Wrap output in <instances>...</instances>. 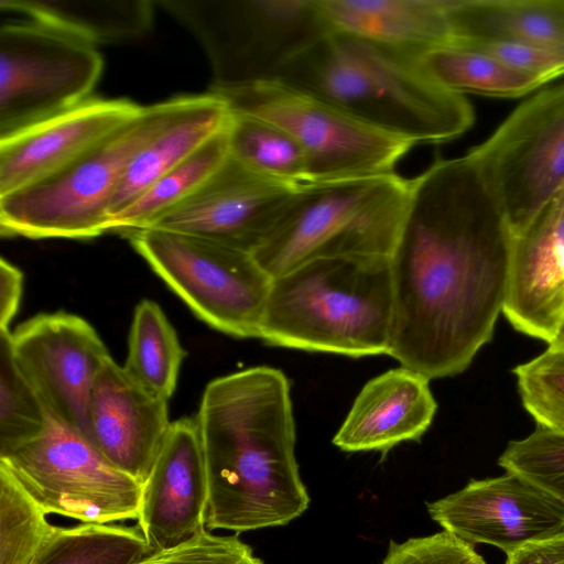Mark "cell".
I'll return each instance as SVG.
<instances>
[{"label": "cell", "mask_w": 564, "mask_h": 564, "mask_svg": "<svg viewBox=\"0 0 564 564\" xmlns=\"http://www.w3.org/2000/svg\"><path fill=\"white\" fill-rule=\"evenodd\" d=\"M511 237L467 154L437 160L411 180L390 256L388 356L430 380L468 368L502 313Z\"/></svg>", "instance_id": "1"}, {"label": "cell", "mask_w": 564, "mask_h": 564, "mask_svg": "<svg viewBox=\"0 0 564 564\" xmlns=\"http://www.w3.org/2000/svg\"><path fill=\"white\" fill-rule=\"evenodd\" d=\"M195 417L207 474L206 529L239 534L280 527L307 509L282 370L257 366L212 380Z\"/></svg>", "instance_id": "2"}, {"label": "cell", "mask_w": 564, "mask_h": 564, "mask_svg": "<svg viewBox=\"0 0 564 564\" xmlns=\"http://www.w3.org/2000/svg\"><path fill=\"white\" fill-rule=\"evenodd\" d=\"M276 78L414 145L454 140L475 120L464 95L442 86L419 57L338 33L311 44Z\"/></svg>", "instance_id": "3"}, {"label": "cell", "mask_w": 564, "mask_h": 564, "mask_svg": "<svg viewBox=\"0 0 564 564\" xmlns=\"http://www.w3.org/2000/svg\"><path fill=\"white\" fill-rule=\"evenodd\" d=\"M392 326L390 258H325L272 279L258 338L361 358L389 354Z\"/></svg>", "instance_id": "4"}, {"label": "cell", "mask_w": 564, "mask_h": 564, "mask_svg": "<svg viewBox=\"0 0 564 564\" xmlns=\"http://www.w3.org/2000/svg\"><path fill=\"white\" fill-rule=\"evenodd\" d=\"M410 193L394 172L306 183L253 256L272 279L316 259L390 258Z\"/></svg>", "instance_id": "5"}, {"label": "cell", "mask_w": 564, "mask_h": 564, "mask_svg": "<svg viewBox=\"0 0 564 564\" xmlns=\"http://www.w3.org/2000/svg\"><path fill=\"white\" fill-rule=\"evenodd\" d=\"M186 95L143 106L131 120L57 172L0 197L2 237L91 239L134 154L181 110Z\"/></svg>", "instance_id": "6"}, {"label": "cell", "mask_w": 564, "mask_h": 564, "mask_svg": "<svg viewBox=\"0 0 564 564\" xmlns=\"http://www.w3.org/2000/svg\"><path fill=\"white\" fill-rule=\"evenodd\" d=\"M203 48L209 90L276 78L328 31L317 0H159Z\"/></svg>", "instance_id": "7"}, {"label": "cell", "mask_w": 564, "mask_h": 564, "mask_svg": "<svg viewBox=\"0 0 564 564\" xmlns=\"http://www.w3.org/2000/svg\"><path fill=\"white\" fill-rule=\"evenodd\" d=\"M209 91L231 113L286 131L306 155L311 182L392 173L414 145L280 78Z\"/></svg>", "instance_id": "8"}, {"label": "cell", "mask_w": 564, "mask_h": 564, "mask_svg": "<svg viewBox=\"0 0 564 564\" xmlns=\"http://www.w3.org/2000/svg\"><path fill=\"white\" fill-rule=\"evenodd\" d=\"M124 236L199 319L237 338L259 337L272 278L252 253L153 228Z\"/></svg>", "instance_id": "9"}, {"label": "cell", "mask_w": 564, "mask_h": 564, "mask_svg": "<svg viewBox=\"0 0 564 564\" xmlns=\"http://www.w3.org/2000/svg\"><path fill=\"white\" fill-rule=\"evenodd\" d=\"M0 463L46 514L94 523L139 517L143 485L113 467L80 431L48 409L42 431L0 456Z\"/></svg>", "instance_id": "10"}, {"label": "cell", "mask_w": 564, "mask_h": 564, "mask_svg": "<svg viewBox=\"0 0 564 564\" xmlns=\"http://www.w3.org/2000/svg\"><path fill=\"white\" fill-rule=\"evenodd\" d=\"M97 45L34 20L0 28V139L69 110L97 85Z\"/></svg>", "instance_id": "11"}, {"label": "cell", "mask_w": 564, "mask_h": 564, "mask_svg": "<svg viewBox=\"0 0 564 564\" xmlns=\"http://www.w3.org/2000/svg\"><path fill=\"white\" fill-rule=\"evenodd\" d=\"M511 232L564 188V85L540 90L467 153Z\"/></svg>", "instance_id": "12"}, {"label": "cell", "mask_w": 564, "mask_h": 564, "mask_svg": "<svg viewBox=\"0 0 564 564\" xmlns=\"http://www.w3.org/2000/svg\"><path fill=\"white\" fill-rule=\"evenodd\" d=\"M10 346L45 406L89 440L91 391L111 357L96 329L75 314L41 313L10 333Z\"/></svg>", "instance_id": "13"}, {"label": "cell", "mask_w": 564, "mask_h": 564, "mask_svg": "<svg viewBox=\"0 0 564 564\" xmlns=\"http://www.w3.org/2000/svg\"><path fill=\"white\" fill-rule=\"evenodd\" d=\"M426 508L445 531L473 545H494L507 555L564 533V503L509 471L470 480L459 491L426 503Z\"/></svg>", "instance_id": "14"}, {"label": "cell", "mask_w": 564, "mask_h": 564, "mask_svg": "<svg viewBox=\"0 0 564 564\" xmlns=\"http://www.w3.org/2000/svg\"><path fill=\"white\" fill-rule=\"evenodd\" d=\"M296 188L251 171L229 154L192 196L145 228L191 235L253 254Z\"/></svg>", "instance_id": "15"}, {"label": "cell", "mask_w": 564, "mask_h": 564, "mask_svg": "<svg viewBox=\"0 0 564 564\" xmlns=\"http://www.w3.org/2000/svg\"><path fill=\"white\" fill-rule=\"evenodd\" d=\"M502 313L516 330L549 345L564 322V188L512 234Z\"/></svg>", "instance_id": "16"}, {"label": "cell", "mask_w": 564, "mask_h": 564, "mask_svg": "<svg viewBox=\"0 0 564 564\" xmlns=\"http://www.w3.org/2000/svg\"><path fill=\"white\" fill-rule=\"evenodd\" d=\"M171 424L169 400L144 388L110 357L89 403V441L98 452L143 485Z\"/></svg>", "instance_id": "17"}, {"label": "cell", "mask_w": 564, "mask_h": 564, "mask_svg": "<svg viewBox=\"0 0 564 564\" xmlns=\"http://www.w3.org/2000/svg\"><path fill=\"white\" fill-rule=\"evenodd\" d=\"M208 486L195 416L173 421L143 484L135 520L153 551L174 546L206 528Z\"/></svg>", "instance_id": "18"}, {"label": "cell", "mask_w": 564, "mask_h": 564, "mask_svg": "<svg viewBox=\"0 0 564 564\" xmlns=\"http://www.w3.org/2000/svg\"><path fill=\"white\" fill-rule=\"evenodd\" d=\"M143 106L89 98L57 116L0 139V197L57 172L93 149Z\"/></svg>", "instance_id": "19"}, {"label": "cell", "mask_w": 564, "mask_h": 564, "mask_svg": "<svg viewBox=\"0 0 564 564\" xmlns=\"http://www.w3.org/2000/svg\"><path fill=\"white\" fill-rule=\"evenodd\" d=\"M437 411L430 379L408 367L369 380L333 438L344 452L386 454L402 442L420 441Z\"/></svg>", "instance_id": "20"}, {"label": "cell", "mask_w": 564, "mask_h": 564, "mask_svg": "<svg viewBox=\"0 0 564 564\" xmlns=\"http://www.w3.org/2000/svg\"><path fill=\"white\" fill-rule=\"evenodd\" d=\"M452 0H317L328 33L367 41L410 56L453 41Z\"/></svg>", "instance_id": "21"}, {"label": "cell", "mask_w": 564, "mask_h": 564, "mask_svg": "<svg viewBox=\"0 0 564 564\" xmlns=\"http://www.w3.org/2000/svg\"><path fill=\"white\" fill-rule=\"evenodd\" d=\"M231 119V111L218 95L209 90L186 95L175 117L131 159L113 196L109 219L226 128Z\"/></svg>", "instance_id": "22"}, {"label": "cell", "mask_w": 564, "mask_h": 564, "mask_svg": "<svg viewBox=\"0 0 564 564\" xmlns=\"http://www.w3.org/2000/svg\"><path fill=\"white\" fill-rule=\"evenodd\" d=\"M448 15L452 43L564 46V0H452Z\"/></svg>", "instance_id": "23"}, {"label": "cell", "mask_w": 564, "mask_h": 564, "mask_svg": "<svg viewBox=\"0 0 564 564\" xmlns=\"http://www.w3.org/2000/svg\"><path fill=\"white\" fill-rule=\"evenodd\" d=\"M154 4L148 0H0L3 11L24 14L95 45L147 35Z\"/></svg>", "instance_id": "24"}, {"label": "cell", "mask_w": 564, "mask_h": 564, "mask_svg": "<svg viewBox=\"0 0 564 564\" xmlns=\"http://www.w3.org/2000/svg\"><path fill=\"white\" fill-rule=\"evenodd\" d=\"M230 124L112 216L107 224V232L126 235L145 228L192 196L229 156Z\"/></svg>", "instance_id": "25"}, {"label": "cell", "mask_w": 564, "mask_h": 564, "mask_svg": "<svg viewBox=\"0 0 564 564\" xmlns=\"http://www.w3.org/2000/svg\"><path fill=\"white\" fill-rule=\"evenodd\" d=\"M420 61L435 80L460 95L470 93L516 98L546 84L482 50L463 44L452 43L435 48L421 56Z\"/></svg>", "instance_id": "26"}, {"label": "cell", "mask_w": 564, "mask_h": 564, "mask_svg": "<svg viewBox=\"0 0 564 564\" xmlns=\"http://www.w3.org/2000/svg\"><path fill=\"white\" fill-rule=\"evenodd\" d=\"M186 352L161 306L142 300L134 308L123 368L148 390L170 399Z\"/></svg>", "instance_id": "27"}, {"label": "cell", "mask_w": 564, "mask_h": 564, "mask_svg": "<svg viewBox=\"0 0 564 564\" xmlns=\"http://www.w3.org/2000/svg\"><path fill=\"white\" fill-rule=\"evenodd\" d=\"M152 552L137 523L80 522L57 527L34 564H134Z\"/></svg>", "instance_id": "28"}, {"label": "cell", "mask_w": 564, "mask_h": 564, "mask_svg": "<svg viewBox=\"0 0 564 564\" xmlns=\"http://www.w3.org/2000/svg\"><path fill=\"white\" fill-rule=\"evenodd\" d=\"M229 154L278 183L291 187L311 183L307 159L299 143L286 131L262 119L232 113Z\"/></svg>", "instance_id": "29"}, {"label": "cell", "mask_w": 564, "mask_h": 564, "mask_svg": "<svg viewBox=\"0 0 564 564\" xmlns=\"http://www.w3.org/2000/svg\"><path fill=\"white\" fill-rule=\"evenodd\" d=\"M0 463V564H34L57 525Z\"/></svg>", "instance_id": "30"}, {"label": "cell", "mask_w": 564, "mask_h": 564, "mask_svg": "<svg viewBox=\"0 0 564 564\" xmlns=\"http://www.w3.org/2000/svg\"><path fill=\"white\" fill-rule=\"evenodd\" d=\"M10 333L0 330V456L35 437L47 416L43 400L13 358Z\"/></svg>", "instance_id": "31"}, {"label": "cell", "mask_w": 564, "mask_h": 564, "mask_svg": "<svg viewBox=\"0 0 564 564\" xmlns=\"http://www.w3.org/2000/svg\"><path fill=\"white\" fill-rule=\"evenodd\" d=\"M512 372L522 404L536 425L564 434V348L549 346Z\"/></svg>", "instance_id": "32"}, {"label": "cell", "mask_w": 564, "mask_h": 564, "mask_svg": "<svg viewBox=\"0 0 564 564\" xmlns=\"http://www.w3.org/2000/svg\"><path fill=\"white\" fill-rule=\"evenodd\" d=\"M498 464L564 503V434L536 426L527 437L511 441Z\"/></svg>", "instance_id": "33"}, {"label": "cell", "mask_w": 564, "mask_h": 564, "mask_svg": "<svg viewBox=\"0 0 564 564\" xmlns=\"http://www.w3.org/2000/svg\"><path fill=\"white\" fill-rule=\"evenodd\" d=\"M134 564H264L237 535L204 528L183 542L153 551Z\"/></svg>", "instance_id": "34"}, {"label": "cell", "mask_w": 564, "mask_h": 564, "mask_svg": "<svg viewBox=\"0 0 564 564\" xmlns=\"http://www.w3.org/2000/svg\"><path fill=\"white\" fill-rule=\"evenodd\" d=\"M382 564H486V561L473 544L444 530L402 543L391 540Z\"/></svg>", "instance_id": "35"}, {"label": "cell", "mask_w": 564, "mask_h": 564, "mask_svg": "<svg viewBox=\"0 0 564 564\" xmlns=\"http://www.w3.org/2000/svg\"><path fill=\"white\" fill-rule=\"evenodd\" d=\"M482 50L546 84L564 75V46L542 43H456Z\"/></svg>", "instance_id": "36"}, {"label": "cell", "mask_w": 564, "mask_h": 564, "mask_svg": "<svg viewBox=\"0 0 564 564\" xmlns=\"http://www.w3.org/2000/svg\"><path fill=\"white\" fill-rule=\"evenodd\" d=\"M23 290V274L11 262L0 260V330L10 332L9 326L18 313Z\"/></svg>", "instance_id": "37"}, {"label": "cell", "mask_w": 564, "mask_h": 564, "mask_svg": "<svg viewBox=\"0 0 564 564\" xmlns=\"http://www.w3.org/2000/svg\"><path fill=\"white\" fill-rule=\"evenodd\" d=\"M506 564H564V533L508 554Z\"/></svg>", "instance_id": "38"}, {"label": "cell", "mask_w": 564, "mask_h": 564, "mask_svg": "<svg viewBox=\"0 0 564 564\" xmlns=\"http://www.w3.org/2000/svg\"><path fill=\"white\" fill-rule=\"evenodd\" d=\"M549 346L564 348V322H563L555 339Z\"/></svg>", "instance_id": "39"}]
</instances>
